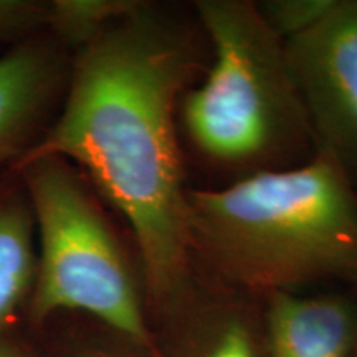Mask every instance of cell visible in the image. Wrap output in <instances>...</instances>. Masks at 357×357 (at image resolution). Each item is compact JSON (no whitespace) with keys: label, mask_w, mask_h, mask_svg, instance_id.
<instances>
[{"label":"cell","mask_w":357,"mask_h":357,"mask_svg":"<svg viewBox=\"0 0 357 357\" xmlns=\"http://www.w3.org/2000/svg\"><path fill=\"white\" fill-rule=\"evenodd\" d=\"M351 357H357V337H356V344H354V349L351 352Z\"/></svg>","instance_id":"cell-15"},{"label":"cell","mask_w":357,"mask_h":357,"mask_svg":"<svg viewBox=\"0 0 357 357\" xmlns=\"http://www.w3.org/2000/svg\"><path fill=\"white\" fill-rule=\"evenodd\" d=\"M194 70L189 38L142 3L82 48L63 111L24 159L73 160L89 174L128 222L158 303L184 289L194 253L176 134Z\"/></svg>","instance_id":"cell-1"},{"label":"cell","mask_w":357,"mask_h":357,"mask_svg":"<svg viewBox=\"0 0 357 357\" xmlns=\"http://www.w3.org/2000/svg\"><path fill=\"white\" fill-rule=\"evenodd\" d=\"M268 357H351L357 306L341 294H268Z\"/></svg>","instance_id":"cell-6"},{"label":"cell","mask_w":357,"mask_h":357,"mask_svg":"<svg viewBox=\"0 0 357 357\" xmlns=\"http://www.w3.org/2000/svg\"><path fill=\"white\" fill-rule=\"evenodd\" d=\"M337 0H268L257 6L273 32L288 42L314 26L328 12L336 6Z\"/></svg>","instance_id":"cell-10"},{"label":"cell","mask_w":357,"mask_h":357,"mask_svg":"<svg viewBox=\"0 0 357 357\" xmlns=\"http://www.w3.org/2000/svg\"><path fill=\"white\" fill-rule=\"evenodd\" d=\"M47 26V3L0 0V47L19 45L26 35Z\"/></svg>","instance_id":"cell-11"},{"label":"cell","mask_w":357,"mask_h":357,"mask_svg":"<svg viewBox=\"0 0 357 357\" xmlns=\"http://www.w3.org/2000/svg\"><path fill=\"white\" fill-rule=\"evenodd\" d=\"M284 48L316 147L357 166V2L337 0Z\"/></svg>","instance_id":"cell-5"},{"label":"cell","mask_w":357,"mask_h":357,"mask_svg":"<svg viewBox=\"0 0 357 357\" xmlns=\"http://www.w3.org/2000/svg\"><path fill=\"white\" fill-rule=\"evenodd\" d=\"M192 252L252 291L357 281V194L347 169L318 147L305 164L187 192Z\"/></svg>","instance_id":"cell-2"},{"label":"cell","mask_w":357,"mask_h":357,"mask_svg":"<svg viewBox=\"0 0 357 357\" xmlns=\"http://www.w3.org/2000/svg\"><path fill=\"white\" fill-rule=\"evenodd\" d=\"M202 357H260L252 333L240 319H229L212 334Z\"/></svg>","instance_id":"cell-12"},{"label":"cell","mask_w":357,"mask_h":357,"mask_svg":"<svg viewBox=\"0 0 357 357\" xmlns=\"http://www.w3.org/2000/svg\"><path fill=\"white\" fill-rule=\"evenodd\" d=\"M52 53L19 43L0 55V162L26 144L47 109L56 82Z\"/></svg>","instance_id":"cell-7"},{"label":"cell","mask_w":357,"mask_h":357,"mask_svg":"<svg viewBox=\"0 0 357 357\" xmlns=\"http://www.w3.org/2000/svg\"><path fill=\"white\" fill-rule=\"evenodd\" d=\"M0 357H26V354L12 342L0 341Z\"/></svg>","instance_id":"cell-13"},{"label":"cell","mask_w":357,"mask_h":357,"mask_svg":"<svg viewBox=\"0 0 357 357\" xmlns=\"http://www.w3.org/2000/svg\"><path fill=\"white\" fill-rule=\"evenodd\" d=\"M141 6L134 0H53L47 3V26L83 48Z\"/></svg>","instance_id":"cell-9"},{"label":"cell","mask_w":357,"mask_h":357,"mask_svg":"<svg viewBox=\"0 0 357 357\" xmlns=\"http://www.w3.org/2000/svg\"><path fill=\"white\" fill-rule=\"evenodd\" d=\"M25 164L40 245L30 294L33 318L82 311L155 352L131 265L93 195L65 160Z\"/></svg>","instance_id":"cell-4"},{"label":"cell","mask_w":357,"mask_h":357,"mask_svg":"<svg viewBox=\"0 0 357 357\" xmlns=\"http://www.w3.org/2000/svg\"><path fill=\"white\" fill-rule=\"evenodd\" d=\"M32 211L0 204V326L32 294L37 266Z\"/></svg>","instance_id":"cell-8"},{"label":"cell","mask_w":357,"mask_h":357,"mask_svg":"<svg viewBox=\"0 0 357 357\" xmlns=\"http://www.w3.org/2000/svg\"><path fill=\"white\" fill-rule=\"evenodd\" d=\"M197 13L213 63L182 102L192 144L217 166L250 174L275 171L314 142L294 86L284 42L242 0H202Z\"/></svg>","instance_id":"cell-3"},{"label":"cell","mask_w":357,"mask_h":357,"mask_svg":"<svg viewBox=\"0 0 357 357\" xmlns=\"http://www.w3.org/2000/svg\"><path fill=\"white\" fill-rule=\"evenodd\" d=\"M77 357H106V356H101V354H79Z\"/></svg>","instance_id":"cell-14"}]
</instances>
